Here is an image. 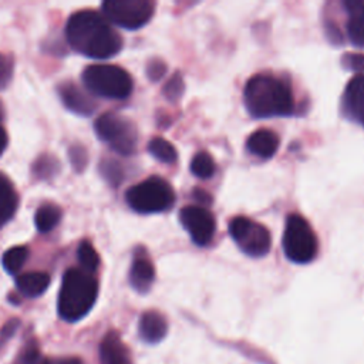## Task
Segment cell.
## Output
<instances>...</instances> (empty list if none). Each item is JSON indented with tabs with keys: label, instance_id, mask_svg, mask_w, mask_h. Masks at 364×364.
<instances>
[{
	"label": "cell",
	"instance_id": "cell-1",
	"mask_svg": "<svg viewBox=\"0 0 364 364\" xmlns=\"http://www.w3.org/2000/svg\"><path fill=\"white\" fill-rule=\"evenodd\" d=\"M65 37L73 50L90 58H109L122 48L121 36L92 10L71 14L65 24Z\"/></svg>",
	"mask_w": 364,
	"mask_h": 364
},
{
	"label": "cell",
	"instance_id": "cell-2",
	"mask_svg": "<svg viewBox=\"0 0 364 364\" xmlns=\"http://www.w3.org/2000/svg\"><path fill=\"white\" fill-rule=\"evenodd\" d=\"M246 109L255 118L284 117L294 111L289 84L272 74H256L245 85Z\"/></svg>",
	"mask_w": 364,
	"mask_h": 364
},
{
	"label": "cell",
	"instance_id": "cell-3",
	"mask_svg": "<svg viewBox=\"0 0 364 364\" xmlns=\"http://www.w3.org/2000/svg\"><path fill=\"white\" fill-rule=\"evenodd\" d=\"M98 296V283L91 273L82 269H68L58 293V314L63 320L74 323L81 320L92 309Z\"/></svg>",
	"mask_w": 364,
	"mask_h": 364
},
{
	"label": "cell",
	"instance_id": "cell-4",
	"mask_svg": "<svg viewBox=\"0 0 364 364\" xmlns=\"http://www.w3.org/2000/svg\"><path fill=\"white\" fill-rule=\"evenodd\" d=\"M82 82L85 88L104 98L122 100L132 91L131 75L118 65L111 64H94L84 70Z\"/></svg>",
	"mask_w": 364,
	"mask_h": 364
},
{
	"label": "cell",
	"instance_id": "cell-5",
	"mask_svg": "<svg viewBox=\"0 0 364 364\" xmlns=\"http://www.w3.org/2000/svg\"><path fill=\"white\" fill-rule=\"evenodd\" d=\"M127 203L138 213H156L169 209L175 202L173 188L161 176H151L125 193Z\"/></svg>",
	"mask_w": 364,
	"mask_h": 364
},
{
	"label": "cell",
	"instance_id": "cell-6",
	"mask_svg": "<svg viewBox=\"0 0 364 364\" xmlns=\"http://www.w3.org/2000/svg\"><path fill=\"white\" fill-rule=\"evenodd\" d=\"M283 249L289 260L309 263L318 250V242L310 223L297 213L289 215L283 233Z\"/></svg>",
	"mask_w": 364,
	"mask_h": 364
},
{
	"label": "cell",
	"instance_id": "cell-7",
	"mask_svg": "<svg viewBox=\"0 0 364 364\" xmlns=\"http://www.w3.org/2000/svg\"><path fill=\"white\" fill-rule=\"evenodd\" d=\"M94 129L98 138L107 142L119 155H131L135 152L138 132L128 118L107 112L95 119Z\"/></svg>",
	"mask_w": 364,
	"mask_h": 364
},
{
	"label": "cell",
	"instance_id": "cell-8",
	"mask_svg": "<svg viewBox=\"0 0 364 364\" xmlns=\"http://www.w3.org/2000/svg\"><path fill=\"white\" fill-rule=\"evenodd\" d=\"M229 233L239 249L252 256H264L272 246L270 232L259 222L246 216H236L229 222Z\"/></svg>",
	"mask_w": 364,
	"mask_h": 364
},
{
	"label": "cell",
	"instance_id": "cell-9",
	"mask_svg": "<svg viewBox=\"0 0 364 364\" xmlns=\"http://www.w3.org/2000/svg\"><path fill=\"white\" fill-rule=\"evenodd\" d=\"M101 9L105 18L128 30L145 26L154 14V4L149 0H107Z\"/></svg>",
	"mask_w": 364,
	"mask_h": 364
},
{
	"label": "cell",
	"instance_id": "cell-10",
	"mask_svg": "<svg viewBox=\"0 0 364 364\" xmlns=\"http://www.w3.org/2000/svg\"><path fill=\"white\" fill-rule=\"evenodd\" d=\"M179 220L198 246H206L212 242L216 220L206 208L200 205L183 206L179 212Z\"/></svg>",
	"mask_w": 364,
	"mask_h": 364
},
{
	"label": "cell",
	"instance_id": "cell-11",
	"mask_svg": "<svg viewBox=\"0 0 364 364\" xmlns=\"http://www.w3.org/2000/svg\"><path fill=\"white\" fill-rule=\"evenodd\" d=\"M57 91L65 108L78 115H91L97 108L92 98L73 82L60 84Z\"/></svg>",
	"mask_w": 364,
	"mask_h": 364
},
{
	"label": "cell",
	"instance_id": "cell-12",
	"mask_svg": "<svg viewBox=\"0 0 364 364\" xmlns=\"http://www.w3.org/2000/svg\"><path fill=\"white\" fill-rule=\"evenodd\" d=\"M344 107L347 115L364 127V74L355 75L347 84Z\"/></svg>",
	"mask_w": 364,
	"mask_h": 364
},
{
	"label": "cell",
	"instance_id": "cell-13",
	"mask_svg": "<svg viewBox=\"0 0 364 364\" xmlns=\"http://www.w3.org/2000/svg\"><path fill=\"white\" fill-rule=\"evenodd\" d=\"M347 13V37L355 47H364V1L346 0L343 3Z\"/></svg>",
	"mask_w": 364,
	"mask_h": 364
},
{
	"label": "cell",
	"instance_id": "cell-14",
	"mask_svg": "<svg viewBox=\"0 0 364 364\" xmlns=\"http://www.w3.org/2000/svg\"><path fill=\"white\" fill-rule=\"evenodd\" d=\"M101 364H131V357L127 346L115 331L105 334L100 344Z\"/></svg>",
	"mask_w": 364,
	"mask_h": 364
},
{
	"label": "cell",
	"instance_id": "cell-15",
	"mask_svg": "<svg viewBox=\"0 0 364 364\" xmlns=\"http://www.w3.org/2000/svg\"><path fill=\"white\" fill-rule=\"evenodd\" d=\"M154 279H155V269L151 260L148 259V256L145 253L135 255L131 270H129L131 286L139 293H146L151 289Z\"/></svg>",
	"mask_w": 364,
	"mask_h": 364
},
{
	"label": "cell",
	"instance_id": "cell-16",
	"mask_svg": "<svg viewBox=\"0 0 364 364\" xmlns=\"http://www.w3.org/2000/svg\"><path fill=\"white\" fill-rule=\"evenodd\" d=\"M138 331L144 341L149 344H155L166 336L168 323L159 311L149 310L141 316Z\"/></svg>",
	"mask_w": 364,
	"mask_h": 364
},
{
	"label": "cell",
	"instance_id": "cell-17",
	"mask_svg": "<svg viewBox=\"0 0 364 364\" xmlns=\"http://www.w3.org/2000/svg\"><path fill=\"white\" fill-rule=\"evenodd\" d=\"M279 142L280 141L276 132L270 129H257L253 134H250V136L246 141V146L247 151L253 155L263 159H269L276 154Z\"/></svg>",
	"mask_w": 364,
	"mask_h": 364
},
{
	"label": "cell",
	"instance_id": "cell-18",
	"mask_svg": "<svg viewBox=\"0 0 364 364\" xmlns=\"http://www.w3.org/2000/svg\"><path fill=\"white\" fill-rule=\"evenodd\" d=\"M50 284V276L44 272H28L21 273L16 279L18 291L27 297H38L43 294Z\"/></svg>",
	"mask_w": 364,
	"mask_h": 364
},
{
	"label": "cell",
	"instance_id": "cell-19",
	"mask_svg": "<svg viewBox=\"0 0 364 364\" xmlns=\"http://www.w3.org/2000/svg\"><path fill=\"white\" fill-rule=\"evenodd\" d=\"M17 203L18 199L11 182L0 173V228L13 218Z\"/></svg>",
	"mask_w": 364,
	"mask_h": 364
},
{
	"label": "cell",
	"instance_id": "cell-20",
	"mask_svg": "<svg viewBox=\"0 0 364 364\" xmlns=\"http://www.w3.org/2000/svg\"><path fill=\"white\" fill-rule=\"evenodd\" d=\"M61 219V209L55 205L47 203V205H41L34 216V222L36 226L40 232L47 233L50 230H53L58 222Z\"/></svg>",
	"mask_w": 364,
	"mask_h": 364
},
{
	"label": "cell",
	"instance_id": "cell-21",
	"mask_svg": "<svg viewBox=\"0 0 364 364\" xmlns=\"http://www.w3.org/2000/svg\"><path fill=\"white\" fill-rule=\"evenodd\" d=\"M28 257V247L27 246H13L10 249H7L3 253L1 257V263L3 267L10 273V274H16L20 272V269L24 266L26 260Z\"/></svg>",
	"mask_w": 364,
	"mask_h": 364
},
{
	"label": "cell",
	"instance_id": "cell-22",
	"mask_svg": "<svg viewBox=\"0 0 364 364\" xmlns=\"http://www.w3.org/2000/svg\"><path fill=\"white\" fill-rule=\"evenodd\" d=\"M148 151L154 158H156L161 162H166V164H172L178 156L175 146L169 141L159 138V136L152 138L149 141Z\"/></svg>",
	"mask_w": 364,
	"mask_h": 364
},
{
	"label": "cell",
	"instance_id": "cell-23",
	"mask_svg": "<svg viewBox=\"0 0 364 364\" xmlns=\"http://www.w3.org/2000/svg\"><path fill=\"white\" fill-rule=\"evenodd\" d=\"M191 171L195 176H198L200 179H208V178L213 176V173L216 171V164L208 152L200 151L192 158Z\"/></svg>",
	"mask_w": 364,
	"mask_h": 364
},
{
	"label": "cell",
	"instance_id": "cell-24",
	"mask_svg": "<svg viewBox=\"0 0 364 364\" xmlns=\"http://www.w3.org/2000/svg\"><path fill=\"white\" fill-rule=\"evenodd\" d=\"M77 257L82 270L87 273H94L100 266V256L94 249V246L87 240H82L80 243L77 250Z\"/></svg>",
	"mask_w": 364,
	"mask_h": 364
},
{
	"label": "cell",
	"instance_id": "cell-25",
	"mask_svg": "<svg viewBox=\"0 0 364 364\" xmlns=\"http://www.w3.org/2000/svg\"><path fill=\"white\" fill-rule=\"evenodd\" d=\"M100 173L111 185L118 186L124 179V169L119 162L114 159H104L100 162Z\"/></svg>",
	"mask_w": 364,
	"mask_h": 364
},
{
	"label": "cell",
	"instance_id": "cell-26",
	"mask_svg": "<svg viewBox=\"0 0 364 364\" xmlns=\"http://www.w3.org/2000/svg\"><path fill=\"white\" fill-rule=\"evenodd\" d=\"M60 168V164L58 161L53 156V155H48V154H44L41 156L37 158V161L34 162L33 165V172L41 178V179H47L50 176H53Z\"/></svg>",
	"mask_w": 364,
	"mask_h": 364
},
{
	"label": "cell",
	"instance_id": "cell-27",
	"mask_svg": "<svg viewBox=\"0 0 364 364\" xmlns=\"http://www.w3.org/2000/svg\"><path fill=\"white\" fill-rule=\"evenodd\" d=\"M185 90V84H183V78L181 75V73H175L168 82L164 87V95L169 100V101H176L181 98V95L183 94Z\"/></svg>",
	"mask_w": 364,
	"mask_h": 364
},
{
	"label": "cell",
	"instance_id": "cell-28",
	"mask_svg": "<svg viewBox=\"0 0 364 364\" xmlns=\"http://www.w3.org/2000/svg\"><path fill=\"white\" fill-rule=\"evenodd\" d=\"M38 357H40L38 346H37V343L34 340H30L24 346V348H23L21 354L18 355L16 364H37Z\"/></svg>",
	"mask_w": 364,
	"mask_h": 364
},
{
	"label": "cell",
	"instance_id": "cell-29",
	"mask_svg": "<svg viewBox=\"0 0 364 364\" xmlns=\"http://www.w3.org/2000/svg\"><path fill=\"white\" fill-rule=\"evenodd\" d=\"M13 77V57L0 53V90H3Z\"/></svg>",
	"mask_w": 364,
	"mask_h": 364
},
{
	"label": "cell",
	"instance_id": "cell-30",
	"mask_svg": "<svg viewBox=\"0 0 364 364\" xmlns=\"http://www.w3.org/2000/svg\"><path fill=\"white\" fill-rule=\"evenodd\" d=\"M68 155H70V159H71V164L75 168L77 172H81L85 165H87V151L84 149V146L81 145H73L70 149H68Z\"/></svg>",
	"mask_w": 364,
	"mask_h": 364
},
{
	"label": "cell",
	"instance_id": "cell-31",
	"mask_svg": "<svg viewBox=\"0 0 364 364\" xmlns=\"http://www.w3.org/2000/svg\"><path fill=\"white\" fill-rule=\"evenodd\" d=\"M341 65L351 71L364 73V54L347 53L341 57Z\"/></svg>",
	"mask_w": 364,
	"mask_h": 364
},
{
	"label": "cell",
	"instance_id": "cell-32",
	"mask_svg": "<svg viewBox=\"0 0 364 364\" xmlns=\"http://www.w3.org/2000/svg\"><path fill=\"white\" fill-rule=\"evenodd\" d=\"M166 73V64L161 60H151L146 65V75L149 77L151 81H158L164 77Z\"/></svg>",
	"mask_w": 364,
	"mask_h": 364
},
{
	"label": "cell",
	"instance_id": "cell-33",
	"mask_svg": "<svg viewBox=\"0 0 364 364\" xmlns=\"http://www.w3.org/2000/svg\"><path fill=\"white\" fill-rule=\"evenodd\" d=\"M18 326H20V321H18L17 318H11V320H9V321L4 324V327L1 328V333H0V346H1L7 338L13 337V334L16 333V330L18 328Z\"/></svg>",
	"mask_w": 364,
	"mask_h": 364
},
{
	"label": "cell",
	"instance_id": "cell-34",
	"mask_svg": "<svg viewBox=\"0 0 364 364\" xmlns=\"http://www.w3.org/2000/svg\"><path fill=\"white\" fill-rule=\"evenodd\" d=\"M41 364H81L78 358H47Z\"/></svg>",
	"mask_w": 364,
	"mask_h": 364
},
{
	"label": "cell",
	"instance_id": "cell-35",
	"mask_svg": "<svg viewBox=\"0 0 364 364\" xmlns=\"http://www.w3.org/2000/svg\"><path fill=\"white\" fill-rule=\"evenodd\" d=\"M193 196L199 200V205H203V203H209L210 202V198L209 195L202 191V189H193Z\"/></svg>",
	"mask_w": 364,
	"mask_h": 364
},
{
	"label": "cell",
	"instance_id": "cell-36",
	"mask_svg": "<svg viewBox=\"0 0 364 364\" xmlns=\"http://www.w3.org/2000/svg\"><path fill=\"white\" fill-rule=\"evenodd\" d=\"M7 141H9L7 134H6L4 128H3V127H0V155H1V154L4 152V149H6V146H7Z\"/></svg>",
	"mask_w": 364,
	"mask_h": 364
}]
</instances>
